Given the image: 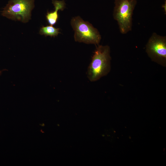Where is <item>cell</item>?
<instances>
[{
  "instance_id": "cell-3",
  "label": "cell",
  "mask_w": 166,
  "mask_h": 166,
  "mask_svg": "<svg viewBox=\"0 0 166 166\" xmlns=\"http://www.w3.org/2000/svg\"><path fill=\"white\" fill-rule=\"evenodd\" d=\"M71 25L74 31V38L76 42L99 45L101 35L98 30L91 23L78 16L72 19Z\"/></svg>"
},
{
  "instance_id": "cell-1",
  "label": "cell",
  "mask_w": 166,
  "mask_h": 166,
  "mask_svg": "<svg viewBox=\"0 0 166 166\" xmlns=\"http://www.w3.org/2000/svg\"><path fill=\"white\" fill-rule=\"evenodd\" d=\"M110 48L108 45H98L88 67L87 75L90 81L94 82L105 76L111 69Z\"/></svg>"
},
{
  "instance_id": "cell-5",
  "label": "cell",
  "mask_w": 166,
  "mask_h": 166,
  "mask_svg": "<svg viewBox=\"0 0 166 166\" xmlns=\"http://www.w3.org/2000/svg\"><path fill=\"white\" fill-rule=\"evenodd\" d=\"M146 52L152 61L166 67V36L153 33L146 45Z\"/></svg>"
},
{
  "instance_id": "cell-2",
  "label": "cell",
  "mask_w": 166,
  "mask_h": 166,
  "mask_svg": "<svg viewBox=\"0 0 166 166\" xmlns=\"http://www.w3.org/2000/svg\"><path fill=\"white\" fill-rule=\"evenodd\" d=\"M136 0H115L113 17L118 25L120 32L126 34L131 30L132 16Z\"/></svg>"
},
{
  "instance_id": "cell-7",
  "label": "cell",
  "mask_w": 166,
  "mask_h": 166,
  "mask_svg": "<svg viewBox=\"0 0 166 166\" xmlns=\"http://www.w3.org/2000/svg\"><path fill=\"white\" fill-rule=\"evenodd\" d=\"M60 29L56 28L52 26H43L41 28L39 33L41 35H44L45 36H49L54 37L57 36L61 33L59 32Z\"/></svg>"
},
{
  "instance_id": "cell-6",
  "label": "cell",
  "mask_w": 166,
  "mask_h": 166,
  "mask_svg": "<svg viewBox=\"0 0 166 166\" xmlns=\"http://www.w3.org/2000/svg\"><path fill=\"white\" fill-rule=\"evenodd\" d=\"M52 3L54 6L55 10L53 12L48 11L46 15L48 23L51 26L55 24L58 21L59 17L58 11L59 10L62 11L65 7L64 0H52Z\"/></svg>"
},
{
  "instance_id": "cell-8",
  "label": "cell",
  "mask_w": 166,
  "mask_h": 166,
  "mask_svg": "<svg viewBox=\"0 0 166 166\" xmlns=\"http://www.w3.org/2000/svg\"><path fill=\"white\" fill-rule=\"evenodd\" d=\"M162 7L164 8V11L166 13V0L165 1L164 3L162 5Z\"/></svg>"
},
{
  "instance_id": "cell-4",
  "label": "cell",
  "mask_w": 166,
  "mask_h": 166,
  "mask_svg": "<svg viewBox=\"0 0 166 166\" xmlns=\"http://www.w3.org/2000/svg\"><path fill=\"white\" fill-rule=\"evenodd\" d=\"M34 0H10L3 8L1 15L7 18L26 23L31 18Z\"/></svg>"
}]
</instances>
